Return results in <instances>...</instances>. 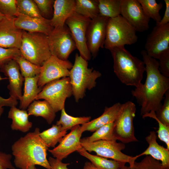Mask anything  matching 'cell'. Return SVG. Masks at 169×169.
Segmentation results:
<instances>
[{
    "label": "cell",
    "mask_w": 169,
    "mask_h": 169,
    "mask_svg": "<svg viewBox=\"0 0 169 169\" xmlns=\"http://www.w3.org/2000/svg\"><path fill=\"white\" fill-rule=\"evenodd\" d=\"M141 54L145 65L146 79L144 84L131 92L141 106V115L142 116L151 111L156 112L161 106L164 95L169 90V78L160 73L157 59L149 56L144 50Z\"/></svg>",
    "instance_id": "obj_1"
},
{
    "label": "cell",
    "mask_w": 169,
    "mask_h": 169,
    "mask_svg": "<svg viewBox=\"0 0 169 169\" xmlns=\"http://www.w3.org/2000/svg\"><path fill=\"white\" fill-rule=\"evenodd\" d=\"M40 130L27 133L16 141L11 146L15 166L20 169H28L38 165L47 169L51 167L47 158L49 146L39 136Z\"/></svg>",
    "instance_id": "obj_2"
},
{
    "label": "cell",
    "mask_w": 169,
    "mask_h": 169,
    "mask_svg": "<svg viewBox=\"0 0 169 169\" xmlns=\"http://www.w3.org/2000/svg\"><path fill=\"white\" fill-rule=\"evenodd\" d=\"M110 51L113 60L114 71L119 80L127 86L136 88L140 86L145 71L143 61L132 55L125 47Z\"/></svg>",
    "instance_id": "obj_3"
},
{
    "label": "cell",
    "mask_w": 169,
    "mask_h": 169,
    "mask_svg": "<svg viewBox=\"0 0 169 169\" xmlns=\"http://www.w3.org/2000/svg\"><path fill=\"white\" fill-rule=\"evenodd\" d=\"M101 76L99 71L88 67V61L78 54H75L74 63L68 77L76 102L84 97L87 90L95 87L97 79Z\"/></svg>",
    "instance_id": "obj_4"
},
{
    "label": "cell",
    "mask_w": 169,
    "mask_h": 169,
    "mask_svg": "<svg viewBox=\"0 0 169 169\" xmlns=\"http://www.w3.org/2000/svg\"><path fill=\"white\" fill-rule=\"evenodd\" d=\"M19 49L26 59L40 66L51 56L48 36L40 33L23 30Z\"/></svg>",
    "instance_id": "obj_5"
},
{
    "label": "cell",
    "mask_w": 169,
    "mask_h": 169,
    "mask_svg": "<svg viewBox=\"0 0 169 169\" xmlns=\"http://www.w3.org/2000/svg\"><path fill=\"white\" fill-rule=\"evenodd\" d=\"M136 31L120 15L109 18L104 47L110 50L136 43L138 37Z\"/></svg>",
    "instance_id": "obj_6"
},
{
    "label": "cell",
    "mask_w": 169,
    "mask_h": 169,
    "mask_svg": "<svg viewBox=\"0 0 169 169\" xmlns=\"http://www.w3.org/2000/svg\"><path fill=\"white\" fill-rule=\"evenodd\" d=\"M73 95L68 77L52 81L46 84L35 98L47 101L56 113L64 108L67 98Z\"/></svg>",
    "instance_id": "obj_7"
},
{
    "label": "cell",
    "mask_w": 169,
    "mask_h": 169,
    "mask_svg": "<svg viewBox=\"0 0 169 169\" xmlns=\"http://www.w3.org/2000/svg\"><path fill=\"white\" fill-rule=\"evenodd\" d=\"M136 110V105L132 101L121 104L114 122L113 133L116 140L124 144L138 141L135 136L133 125Z\"/></svg>",
    "instance_id": "obj_8"
},
{
    "label": "cell",
    "mask_w": 169,
    "mask_h": 169,
    "mask_svg": "<svg viewBox=\"0 0 169 169\" xmlns=\"http://www.w3.org/2000/svg\"><path fill=\"white\" fill-rule=\"evenodd\" d=\"M82 146L89 153L92 151L97 155L105 158H110L116 161L128 163L129 166L133 165L137 159L123 153L121 151L125 149V144L118 143L116 141L100 140L90 142H80Z\"/></svg>",
    "instance_id": "obj_9"
},
{
    "label": "cell",
    "mask_w": 169,
    "mask_h": 169,
    "mask_svg": "<svg viewBox=\"0 0 169 169\" xmlns=\"http://www.w3.org/2000/svg\"><path fill=\"white\" fill-rule=\"evenodd\" d=\"M48 37L51 55L60 59L67 60L70 54L77 49L75 42L66 24L63 27L54 28Z\"/></svg>",
    "instance_id": "obj_10"
},
{
    "label": "cell",
    "mask_w": 169,
    "mask_h": 169,
    "mask_svg": "<svg viewBox=\"0 0 169 169\" xmlns=\"http://www.w3.org/2000/svg\"><path fill=\"white\" fill-rule=\"evenodd\" d=\"M91 20L74 12L65 22L75 42L79 55L87 61L91 58L86 41L87 29Z\"/></svg>",
    "instance_id": "obj_11"
},
{
    "label": "cell",
    "mask_w": 169,
    "mask_h": 169,
    "mask_svg": "<svg viewBox=\"0 0 169 169\" xmlns=\"http://www.w3.org/2000/svg\"><path fill=\"white\" fill-rule=\"evenodd\" d=\"M73 65L68 60H62L51 55L41 66L38 81V87L43 88L49 82L69 77Z\"/></svg>",
    "instance_id": "obj_12"
},
{
    "label": "cell",
    "mask_w": 169,
    "mask_h": 169,
    "mask_svg": "<svg viewBox=\"0 0 169 169\" xmlns=\"http://www.w3.org/2000/svg\"><path fill=\"white\" fill-rule=\"evenodd\" d=\"M120 15L136 32H142L149 28L150 19L138 0H121Z\"/></svg>",
    "instance_id": "obj_13"
},
{
    "label": "cell",
    "mask_w": 169,
    "mask_h": 169,
    "mask_svg": "<svg viewBox=\"0 0 169 169\" xmlns=\"http://www.w3.org/2000/svg\"><path fill=\"white\" fill-rule=\"evenodd\" d=\"M109 18L98 15L91 19L86 33L87 44L91 57H96L100 48L104 47Z\"/></svg>",
    "instance_id": "obj_14"
},
{
    "label": "cell",
    "mask_w": 169,
    "mask_h": 169,
    "mask_svg": "<svg viewBox=\"0 0 169 169\" xmlns=\"http://www.w3.org/2000/svg\"><path fill=\"white\" fill-rule=\"evenodd\" d=\"M169 49V23L156 26L146 38L145 50L150 57L159 59L161 54Z\"/></svg>",
    "instance_id": "obj_15"
},
{
    "label": "cell",
    "mask_w": 169,
    "mask_h": 169,
    "mask_svg": "<svg viewBox=\"0 0 169 169\" xmlns=\"http://www.w3.org/2000/svg\"><path fill=\"white\" fill-rule=\"evenodd\" d=\"M80 127L78 125L72 127L70 129V132L63 137L57 146L48 150L54 158L62 161L71 154L82 147L80 139L83 132Z\"/></svg>",
    "instance_id": "obj_16"
},
{
    "label": "cell",
    "mask_w": 169,
    "mask_h": 169,
    "mask_svg": "<svg viewBox=\"0 0 169 169\" xmlns=\"http://www.w3.org/2000/svg\"><path fill=\"white\" fill-rule=\"evenodd\" d=\"M15 17H5L0 20V47L20 49L23 30L15 26Z\"/></svg>",
    "instance_id": "obj_17"
},
{
    "label": "cell",
    "mask_w": 169,
    "mask_h": 169,
    "mask_svg": "<svg viewBox=\"0 0 169 169\" xmlns=\"http://www.w3.org/2000/svg\"><path fill=\"white\" fill-rule=\"evenodd\" d=\"M0 71L8 77L9 83L7 88L10 97L20 101L22 96V88L24 78L20 72L19 66L14 59H11L0 68Z\"/></svg>",
    "instance_id": "obj_18"
},
{
    "label": "cell",
    "mask_w": 169,
    "mask_h": 169,
    "mask_svg": "<svg viewBox=\"0 0 169 169\" xmlns=\"http://www.w3.org/2000/svg\"><path fill=\"white\" fill-rule=\"evenodd\" d=\"M14 24L18 28L30 32H38L48 36L54 28L50 19L29 17L18 13L14 18Z\"/></svg>",
    "instance_id": "obj_19"
},
{
    "label": "cell",
    "mask_w": 169,
    "mask_h": 169,
    "mask_svg": "<svg viewBox=\"0 0 169 169\" xmlns=\"http://www.w3.org/2000/svg\"><path fill=\"white\" fill-rule=\"evenodd\" d=\"M157 136L154 131H151L145 138L149 144L148 148L141 154L136 156L137 159L143 155L150 156L161 161L163 169H169V150L159 145L156 141Z\"/></svg>",
    "instance_id": "obj_20"
},
{
    "label": "cell",
    "mask_w": 169,
    "mask_h": 169,
    "mask_svg": "<svg viewBox=\"0 0 169 169\" xmlns=\"http://www.w3.org/2000/svg\"><path fill=\"white\" fill-rule=\"evenodd\" d=\"M75 0H54V12L50 19L54 28L63 27L66 20L74 12Z\"/></svg>",
    "instance_id": "obj_21"
},
{
    "label": "cell",
    "mask_w": 169,
    "mask_h": 169,
    "mask_svg": "<svg viewBox=\"0 0 169 169\" xmlns=\"http://www.w3.org/2000/svg\"><path fill=\"white\" fill-rule=\"evenodd\" d=\"M121 105V104L118 102L111 106L105 107L103 113L100 116L81 126L82 131L94 132L101 127L114 122L118 115Z\"/></svg>",
    "instance_id": "obj_22"
},
{
    "label": "cell",
    "mask_w": 169,
    "mask_h": 169,
    "mask_svg": "<svg viewBox=\"0 0 169 169\" xmlns=\"http://www.w3.org/2000/svg\"><path fill=\"white\" fill-rule=\"evenodd\" d=\"M29 116L26 110L18 109L16 106L10 107L8 118L12 120L11 125L12 130L23 133L28 132L33 125L32 123L29 120Z\"/></svg>",
    "instance_id": "obj_23"
},
{
    "label": "cell",
    "mask_w": 169,
    "mask_h": 169,
    "mask_svg": "<svg viewBox=\"0 0 169 169\" xmlns=\"http://www.w3.org/2000/svg\"><path fill=\"white\" fill-rule=\"evenodd\" d=\"M39 75L32 77L24 78V92L20 100V109L26 110L35 100L42 90V88L39 87L38 85Z\"/></svg>",
    "instance_id": "obj_24"
},
{
    "label": "cell",
    "mask_w": 169,
    "mask_h": 169,
    "mask_svg": "<svg viewBox=\"0 0 169 169\" xmlns=\"http://www.w3.org/2000/svg\"><path fill=\"white\" fill-rule=\"evenodd\" d=\"M27 111L29 115L44 118L49 124L54 120L56 113L49 103L46 100H34L28 106Z\"/></svg>",
    "instance_id": "obj_25"
},
{
    "label": "cell",
    "mask_w": 169,
    "mask_h": 169,
    "mask_svg": "<svg viewBox=\"0 0 169 169\" xmlns=\"http://www.w3.org/2000/svg\"><path fill=\"white\" fill-rule=\"evenodd\" d=\"M77 152L88 159L97 169H120L125 163L114 160H109L98 155L91 154L83 147Z\"/></svg>",
    "instance_id": "obj_26"
},
{
    "label": "cell",
    "mask_w": 169,
    "mask_h": 169,
    "mask_svg": "<svg viewBox=\"0 0 169 169\" xmlns=\"http://www.w3.org/2000/svg\"><path fill=\"white\" fill-rule=\"evenodd\" d=\"M74 12L92 19L99 15L98 0H75Z\"/></svg>",
    "instance_id": "obj_27"
},
{
    "label": "cell",
    "mask_w": 169,
    "mask_h": 169,
    "mask_svg": "<svg viewBox=\"0 0 169 169\" xmlns=\"http://www.w3.org/2000/svg\"><path fill=\"white\" fill-rule=\"evenodd\" d=\"M67 130H64L60 125H53L49 128L40 132L39 136L49 147L54 148L66 134Z\"/></svg>",
    "instance_id": "obj_28"
},
{
    "label": "cell",
    "mask_w": 169,
    "mask_h": 169,
    "mask_svg": "<svg viewBox=\"0 0 169 169\" xmlns=\"http://www.w3.org/2000/svg\"><path fill=\"white\" fill-rule=\"evenodd\" d=\"M99 15L109 18L120 15L121 0H98Z\"/></svg>",
    "instance_id": "obj_29"
},
{
    "label": "cell",
    "mask_w": 169,
    "mask_h": 169,
    "mask_svg": "<svg viewBox=\"0 0 169 169\" xmlns=\"http://www.w3.org/2000/svg\"><path fill=\"white\" fill-rule=\"evenodd\" d=\"M114 122L106 124L94 131L90 136L80 139V142L90 143L100 140L116 141L113 133Z\"/></svg>",
    "instance_id": "obj_30"
},
{
    "label": "cell",
    "mask_w": 169,
    "mask_h": 169,
    "mask_svg": "<svg viewBox=\"0 0 169 169\" xmlns=\"http://www.w3.org/2000/svg\"><path fill=\"white\" fill-rule=\"evenodd\" d=\"M90 116L74 117L68 115L65 108L61 110L59 120L57 121L56 124L61 125L62 129L67 131L72 127L80 124L83 125L90 121Z\"/></svg>",
    "instance_id": "obj_31"
},
{
    "label": "cell",
    "mask_w": 169,
    "mask_h": 169,
    "mask_svg": "<svg viewBox=\"0 0 169 169\" xmlns=\"http://www.w3.org/2000/svg\"><path fill=\"white\" fill-rule=\"evenodd\" d=\"M146 15L153 20L156 24L158 23L161 18L159 12L163 7L162 3H157L156 0H138Z\"/></svg>",
    "instance_id": "obj_32"
},
{
    "label": "cell",
    "mask_w": 169,
    "mask_h": 169,
    "mask_svg": "<svg viewBox=\"0 0 169 169\" xmlns=\"http://www.w3.org/2000/svg\"><path fill=\"white\" fill-rule=\"evenodd\" d=\"M14 59L18 64L21 74L24 78L34 77L40 74L41 66L31 63L22 55L17 56Z\"/></svg>",
    "instance_id": "obj_33"
},
{
    "label": "cell",
    "mask_w": 169,
    "mask_h": 169,
    "mask_svg": "<svg viewBox=\"0 0 169 169\" xmlns=\"http://www.w3.org/2000/svg\"><path fill=\"white\" fill-rule=\"evenodd\" d=\"M18 13L34 18L43 19L38 8L33 0H16Z\"/></svg>",
    "instance_id": "obj_34"
},
{
    "label": "cell",
    "mask_w": 169,
    "mask_h": 169,
    "mask_svg": "<svg viewBox=\"0 0 169 169\" xmlns=\"http://www.w3.org/2000/svg\"><path fill=\"white\" fill-rule=\"evenodd\" d=\"M120 169H163L161 162L150 156H146L140 162L135 161L132 166H123Z\"/></svg>",
    "instance_id": "obj_35"
},
{
    "label": "cell",
    "mask_w": 169,
    "mask_h": 169,
    "mask_svg": "<svg viewBox=\"0 0 169 169\" xmlns=\"http://www.w3.org/2000/svg\"><path fill=\"white\" fill-rule=\"evenodd\" d=\"M147 117L152 118L157 121L159 125L157 131L158 137L160 140L166 143L167 148L169 150V126L165 125L159 120L154 111H151L142 116L143 118Z\"/></svg>",
    "instance_id": "obj_36"
},
{
    "label": "cell",
    "mask_w": 169,
    "mask_h": 169,
    "mask_svg": "<svg viewBox=\"0 0 169 169\" xmlns=\"http://www.w3.org/2000/svg\"><path fill=\"white\" fill-rule=\"evenodd\" d=\"M163 104L155 112L158 120L165 125L169 126V90L166 93Z\"/></svg>",
    "instance_id": "obj_37"
},
{
    "label": "cell",
    "mask_w": 169,
    "mask_h": 169,
    "mask_svg": "<svg viewBox=\"0 0 169 169\" xmlns=\"http://www.w3.org/2000/svg\"><path fill=\"white\" fill-rule=\"evenodd\" d=\"M0 12L5 16L16 17L18 13L16 0H0Z\"/></svg>",
    "instance_id": "obj_38"
},
{
    "label": "cell",
    "mask_w": 169,
    "mask_h": 169,
    "mask_svg": "<svg viewBox=\"0 0 169 169\" xmlns=\"http://www.w3.org/2000/svg\"><path fill=\"white\" fill-rule=\"evenodd\" d=\"M36 4L42 16L45 18H49L53 15V7L54 0H33Z\"/></svg>",
    "instance_id": "obj_39"
},
{
    "label": "cell",
    "mask_w": 169,
    "mask_h": 169,
    "mask_svg": "<svg viewBox=\"0 0 169 169\" xmlns=\"http://www.w3.org/2000/svg\"><path fill=\"white\" fill-rule=\"evenodd\" d=\"M21 55L19 49L0 47V68L9 61L14 59L16 57Z\"/></svg>",
    "instance_id": "obj_40"
},
{
    "label": "cell",
    "mask_w": 169,
    "mask_h": 169,
    "mask_svg": "<svg viewBox=\"0 0 169 169\" xmlns=\"http://www.w3.org/2000/svg\"><path fill=\"white\" fill-rule=\"evenodd\" d=\"M158 59L159 70L164 76L169 77V49L163 52Z\"/></svg>",
    "instance_id": "obj_41"
},
{
    "label": "cell",
    "mask_w": 169,
    "mask_h": 169,
    "mask_svg": "<svg viewBox=\"0 0 169 169\" xmlns=\"http://www.w3.org/2000/svg\"><path fill=\"white\" fill-rule=\"evenodd\" d=\"M12 155L0 151V169H16L11 160Z\"/></svg>",
    "instance_id": "obj_42"
},
{
    "label": "cell",
    "mask_w": 169,
    "mask_h": 169,
    "mask_svg": "<svg viewBox=\"0 0 169 169\" xmlns=\"http://www.w3.org/2000/svg\"><path fill=\"white\" fill-rule=\"evenodd\" d=\"M7 77L2 78L0 75V81L7 79ZM18 104L17 100L10 97L7 99H5L0 96V117L4 111V106H8L11 107L16 106Z\"/></svg>",
    "instance_id": "obj_43"
},
{
    "label": "cell",
    "mask_w": 169,
    "mask_h": 169,
    "mask_svg": "<svg viewBox=\"0 0 169 169\" xmlns=\"http://www.w3.org/2000/svg\"><path fill=\"white\" fill-rule=\"evenodd\" d=\"M48 160L51 169H68L67 166L70 165L69 163H63L62 161L51 156L49 157Z\"/></svg>",
    "instance_id": "obj_44"
},
{
    "label": "cell",
    "mask_w": 169,
    "mask_h": 169,
    "mask_svg": "<svg viewBox=\"0 0 169 169\" xmlns=\"http://www.w3.org/2000/svg\"><path fill=\"white\" fill-rule=\"evenodd\" d=\"M166 8L163 17L160 21L157 24V26L163 25L169 23V0H164Z\"/></svg>",
    "instance_id": "obj_45"
},
{
    "label": "cell",
    "mask_w": 169,
    "mask_h": 169,
    "mask_svg": "<svg viewBox=\"0 0 169 169\" xmlns=\"http://www.w3.org/2000/svg\"><path fill=\"white\" fill-rule=\"evenodd\" d=\"M82 169H97L90 162L87 161L85 163Z\"/></svg>",
    "instance_id": "obj_46"
},
{
    "label": "cell",
    "mask_w": 169,
    "mask_h": 169,
    "mask_svg": "<svg viewBox=\"0 0 169 169\" xmlns=\"http://www.w3.org/2000/svg\"><path fill=\"white\" fill-rule=\"evenodd\" d=\"M5 17V16L0 12V20L3 19Z\"/></svg>",
    "instance_id": "obj_47"
},
{
    "label": "cell",
    "mask_w": 169,
    "mask_h": 169,
    "mask_svg": "<svg viewBox=\"0 0 169 169\" xmlns=\"http://www.w3.org/2000/svg\"><path fill=\"white\" fill-rule=\"evenodd\" d=\"M28 169H38L35 166H32L29 167Z\"/></svg>",
    "instance_id": "obj_48"
}]
</instances>
